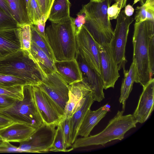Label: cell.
Instances as JSON below:
<instances>
[{"instance_id": "31", "label": "cell", "mask_w": 154, "mask_h": 154, "mask_svg": "<svg viewBox=\"0 0 154 154\" xmlns=\"http://www.w3.org/2000/svg\"><path fill=\"white\" fill-rule=\"evenodd\" d=\"M18 85H30L28 82L20 78L0 73V86L11 87Z\"/></svg>"}, {"instance_id": "46", "label": "cell", "mask_w": 154, "mask_h": 154, "mask_svg": "<svg viewBox=\"0 0 154 154\" xmlns=\"http://www.w3.org/2000/svg\"><path fill=\"white\" fill-rule=\"evenodd\" d=\"M90 0L94 1H96V2H100L102 0Z\"/></svg>"}, {"instance_id": "39", "label": "cell", "mask_w": 154, "mask_h": 154, "mask_svg": "<svg viewBox=\"0 0 154 154\" xmlns=\"http://www.w3.org/2000/svg\"><path fill=\"white\" fill-rule=\"evenodd\" d=\"M121 9L116 2L109 6L107 9V13L109 20L117 19Z\"/></svg>"}, {"instance_id": "25", "label": "cell", "mask_w": 154, "mask_h": 154, "mask_svg": "<svg viewBox=\"0 0 154 154\" xmlns=\"http://www.w3.org/2000/svg\"><path fill=\"white\" fill-rule=\"evenodd\" d=\"M31 32V42L35 43L38 47L45 52L48 56L55 61L52 50L46 38L42 36L37 31L34 25H30Z\"/></svg>"}, {"instance_id": "43", "label": "cell", "mask_w": 154, "mask_h": 154, "mask_svg": "<svg viewBox=\"0 0 154 154\" xmlns=\"http://www.w3.org/2000/svg\"><path fill=\"white\" fill-rule=\"evenodd\" d=\"M125 7L124 11L125 15L129 17L131 16L133 14L134 10L132 6L128 4L126 5Z\"/></svg>"}, {"instance_id": "42", "label": "cell", "mask_w": 154, "mask_h": 154, "mask_svg": "<svg viewBox=\"0 0 154 154\" xmlns=\"http://www.w3.org/2000/svg\"><path fill=\"white\" fill-rule=\"evenodd\" d=\"M0 8L7 15L13 18L10 8L5 0H0Z\"/></svg>"}, {"instance_id": "6", "label": "cell", "mask_w": 154, "mask_h": 154, "mask_svg": "<svg viewBox=\"0 0 154 154\" xmlns=\"http://www.w3.org/2000/svg\"><path fill=\"white\" fill-rule=\"evenodd\" d=\"M23 94L22 100H17L11 106L0 110V113L14 122L27 124L37 129L43 122L35 103L32 85L23 86Z\"/></svg>"}, {"instance_id": "2", "label": "cell", "mask_w": 154, "mask_h": 154, "mask_svg": "<svg viewBox=\"0 0 154 154\" xmlns=\"http://www.w3.org/2000/svg\"><path fill=\"white\" fill-rule=\"evenodd\" d=\"M0 73L20 78L38 86L46 76L29 51L20 49L0 58Z\"/></svg>"}, {"instance_id": "16", "label": "cell", "mask_w": 154, "mask_h": 154, "mask_svg": "<svg viewBox=\"0 0 154 154\" xmlns=\"http://www.w3.org/2000/svg\"><path fill=\"white\" fill-rule=\"evenodd\" d=\"M36 130L27 124L14 122L0 130V140L20 143L28 139Z\"/></svg>"}, {"instance_id": "22", "label": "cell", "mask_w": 154, "mask_h": 154, "mask_svg": "<svg viewBox=\"0 0 154 154\" xmlns=\"http://www.w3.org/2000/svg\"><path fill=\"white\" fill-rule=\"evenodd\" d=\"M69 0H54L50 9L48 19L52 23H58L70 17Z\"/></svg>"}, {"instance_id": "12", "label": "cell", "mask_w": 154, "mask_h": 154, "mask_svg": "<svg viewBox=\"0 0 154 154\" xmlns=\"http://www.w3.org/2000/svg\"><path fill=\"white\" fill-rule=\"evenodd\" d=\"M99 52L100 76L103 84V89L114 88L120 75L109 43L100 44Z\"/></svg>"}, {"instance_id": "5", "label": "cell", "mask_w": 154, "mask_h": 154, "mask_svg": "<svg viewBox=\"0 0 154 154\" xmlns=\"http://www.w3.org/2000/svg\"><path fill=\"white\" fill-rule=\"evenodd\" d=\"M124 112L118 111L105 128L98 134L76 139L72 147L74 149L93 145L103 146L113 140L123 139L126 132L135 128L137 123L132 115H123Z\"/></svg>"}, {"instance_id": "4", "label": "cell", "mask_w": 154, "mask_h": 154, "mask_svg": "<svg viewBox=\"0 0 154 154\" xmlns=\"http://www.w3.org/2000/svg\"><path fill=\"white\" fill-rule=\"evenodd\" d=\"M112 0L100 2L90 0L83 6L82 10L85 13L84 26L100 44L109 43L114 34L111 23L107 13Z\"/></svg>"}, {"instance_id": "9", "label": "cell", "mask_w": 154, "mask_h": 154, "mask_svg": "<svg viewBox=\"0 0 154 154\" xmlns=\"http://www.w3.org/2000/svg\"><path fill=\"white\" fill-rule=\"evenodd\" d=\"M77 51L87 64L100 75L99 44L83 25L76 36Z\"/></svg>"}, {"instance_id": "23", "label": "cell", "mask_w": 154, "mask_h": 154, "mask_svg": "<svg viewBox=\"0 0 154 154\" xmlns=\"http://www.w3.org/2000/svg\"><path fill=\"white\" fill-rule=\"evenodd\" d=\"M124 78L122 82L119 99L120 103L122 104V110L124 112L126 102L132 90L133 85L136 78L135 63L133 60L129 70L123 72Z\"/></svg>"}, {"instance_id": "45", "label": "cell", "mask_w": 154, "mask_h": 154, "mask_svg": "<svg viewBox=\"0 0 154 154\" xmlns=\"http://www.w3.org/2000/svg\"><path fill=\"white\" fill-rule=\"evenodd\" d=\"M121 9L125 7L127 0H114Z\"/></svg>"}, {"instance_id": "29", "label": "cell", "mask_w": 154, "mask_h": 154, "mask_svg": "<svg viewBox=\"0 0 154 154\" xmlns=\"http://www.w3.org/2000/svg\"><path fill=\"white\" fill-rule=\"evenodd\" d=\"M27 13L31 24L35 25L40 20L42 15L37 0H29L26 5Z\"/></svg>"}, {"instance_id": "26", "label": "cell", "mask_w": 154, "mask_h": 154, "mask_svg": "<svg viewBox=\"0 0 154 154\" xmlns=\"http://www.w3.org/2000/svg\"><path fill=\"white\" fill-rule=\"evenodd\" d=\"M134 20L135 22L143 21L146 20H154V3H148L136 8Z\"/></svg>"}, {"instance_id": "10", "label": "cell", "mask_w": 154, "mask_h": 154, "mask_svg": "<svg viewBox=\"0 0 154 154\" xmlns=\"http://www.w3.org/2000/svg\"><path fill=\"white\" fill-rule=\"evenodd\" d=\"M34 96L43 122L57 126L62 120L64 111L38 86H33Z\"/></svg>"}, {"instance_id": "20", "label": "cell", "mask_w": 154, "mask_h": 154, "mask_svg": "<svg viewBox=\"0 0 154 154\" xmlns=\"http://www.w3.org/2000/svg\"><path fill=\"white\" fill-rule=\"evenodd\" d=\"M94 101L90 92L85 97L80 108L69 118L72 144L76 139L79 129L85 115Z\"/></svg>"}, {"instance_id": "7", "label": "cell", "mask_w": 154, "mask_h": 154, "mask_svg": "<svg viewBox=\"0 0 154 154\" xmlns=\"http://www.w3.org/2000/svg\"><path fill=\"white\" fill-rule=\"evenodd\" d=\"M133 18L126 16L124 10L121 11L117 18L114 34L109 43L113 58L119 70L125 71L127 62L125 52L129 27Z\"/></svg>"}, {"instance_id": "17", "label": "cell", "mask_w": 154, "mask_h": 154, "mask_svg": "<svg viewBox=\"0 0 154 154\" xmlns=\"http://www.w3.org/2000/svg\"><path fill=\"white\" fill-rule=\"evenodd\" d=\"M56 72L68 85L82 80V73L75 58L69 60L54 61Z\"/></svg>"}, {"instance_id": "14", "label": "cell", "mask_w": 154, "mask_h": 154, "mask_svg": "<svg viewBox=\"0 0 154 154\" xmlns=\"http://www.w3.org/2000/svg\"><path fill=\"white\" fill-rule=\"evenodd\" d=\"M69 99L66 105L63 119L69 118L83 104L85 97L91 92L87 84L82 80L69 85Z\"/></svg>"}, {"instance_id": "27", "label": "cell", "mask_w": 154, "mask_h": 154, "mask_svg": "<svg viewBox=\"0 0 154 154\" xmlns=\"http://www.w3.org/2000/svg\"><path fill=\"white\" fill-rule=\"evenodd\" d=\"M74 149L67 148L66 146L62 128L59 123L57 127L55 135L52 144L49 151L68 152Z\"/></svg>"}, {"instance_id": "37", "label": "cell", "mask_w": 154, "mask_h": 154, "mask_svg": "<svg viewBox=\"0 0 154 154\" xmlns=\"http://www.w3.org/2000/svg\"><path fill=\"white\" fill-rule=\"evenodd\" d=\"M17 100L9 96L0 95V110L11 106Z\"/></svg>"}, {"instance_id": "35", "label": "cell", "mask_w": 154, "mask_h": 154, "mask_svg": "<svg viewBox=\"0 0 154 154\" xmlns=\"http://www.w3.org/2000/svg\"><path fill=\"white\" fill-rule=\"evenodd\" d=\"M54 0H37L42 16L48 20L51 6Z\"/></svg>"}, {"instance_id": "28", "label": "cell", "mask_w": 154, "mask_h": 154, "mask_svg": "<svg viewBox=\"0 0 154 154\" xmlns=\"http://www.w3.org/2000/svg\"><path fill=\"white\" fill-rule=\"evenodd\" d=\"M17 28L20 42L21 49L30 51L31 43L30 25H22Z\"/></svg>"}, {"instance_id": "30", "label": "cell", "mask_w": 154, "mask_h": 154, "mask_svg": "<svg viewBox=\"0 0 154 154\" xmlns=\"http://www.w3.org/2000/svg\"><path fill=\"white\" fill-rule=\"evenodd\" d=\"M23 86L18 85L11 87L0 86V95L21 100L23 98Z\"/></svg>"}, {"instance_id": "40", "label": "cell", "mask_w": 154, "mask_h": 154, "mask_svg": "<svg viewBox=\"0 0 154 154\" xmlns=\"http://www.w3.org/2000/svg\"><path fill=\"white\" fill-rule=\"evenodd\" d=\"M46 21L45 17L42 16L41 19L35 25H34L35 29L38 33L45 38L46 37L45 32V26Z\"/></svg>"}, {"instance_id": "47", "label": "cell", "mask_w": 154, "mask_h": 154, "mask_svg": "<svg viewBox=\"0 0 154 154\" xmlns=\"http://www.w3.org/2000/svg\"><path fill=\"white\" fill-rule=\"evenodd\" d=\"M3 141L0 140V145H1Z\"/></svg>"}, {"instance_id": "21", "label": "cell", "mask_w": 154, "mask_h": 154, "mask_svg": "<svg viewBox=\"0 0 154 154\" xmlns=\"http://www.w3.org/2000/svg\"><path fill=\"white\" fill-rule=\"evenodd\" d=\"M29 51L46 76L56 72L54 61L33 42Z\"/></svg>"}, {"instance_id": "36", "label": "cell", "mask_w": 154, "mask_h": 154, "mask_svg": "<svg viewBox=\"0 0 154 154\" xmlns=\"http://www.w3.org/2000/svg\"><path fill=\"white\" fill-rule=\"evenodd\" d=\"M149 56L150 70L153 76L154 71V35L151 36L149 39Z\"/></svg>"}, {"instance_id": "19", "label": "cell", "mask_w": 154, "mask_h": 154, "mask_svg": "<svg viewBox=\"0 0 154 154\" xmlns=\"http://www.w3.org/2000/svg\"><path fill=\"white\" fill-rule=\"evenodd\" d=\"M109 106L108 103L97 109L92 111L89 109L85 115L79 129L78 136L87 137L100 121L110 111Z\"/></svg>"}, {"instance_id": "3", "label": "cell", "mask_w": 154, "mask_h": 154, "mask_svg": "<svg viewBox=\"0 0 154 154\" xmlns=\"http://www.w3.org/2000/svg\"><path fill=\"white\" fill-rule=\"evenodd\" d=\"M73 19L70 17L59 22H51L45 30L55 60L65 61L75 58L77 49Z\"/></svg>"}, {"instance_id": "41", "label": "cell", "mask_w": 154, "mask_h": 154, "mask_svg": "<svg viewBox=\"0 0 154 154\" xmlns=\"http://www.w3.org/2000/svg\"><path fill=\"white\" fill-rule=\"evenodd\" d=\"M14 123L9 118L0 113V130Z\"/></svg>"}, {"instance_id": "11", "label": "cell", "mask_w": 154, "mask_h": 154, "mask_svg": "<svg viewBox=\"0 0 154 154\" xmlns=\"http://www.w3.org/2000/svg\"><path fill=\"white\" fill-rule=\"evenodd\" d=\"M69 85L55 72L38 85L64 112L69 99Z\"/></svg>"}, {"instance_id": "32", "label": "cell", "mask_w": 154, "mask_h": 154, "mask_svg": "<svg viewBox=\"0 0 154 154\" xmlns=\"http://www.w3.org/2000/svg\"><path fill=\"white\" fill-rule=\"evenodd\" d=\"M19 26L14 19L0 8V29H15Z\"/></svg>"}, {"instance_id": "1", "label": "cell", "mask_w": 154, "mask_h": 154, "mask_svg": "<svg viewBox=\"0 0 154 154\" xmlns=\"http://www.w3.org/2000/svg\"><path fill=\"white\" fill-rule=\"evenodd\" d=\"M134 26L133 60L135 66V82L143 87L153 78L149 60V43L150 38L154 35V20L135 22Z\"/></svg>"}, {"instance_id": "44", "label": "cell", "mask_w": 154, "mask_h": 154, "mask_svg": "<svg viewBox=\"0 0 154 154\" xmlns=\"http://www.w3.org/2000/svg\"><path fill=\"white\" fill-rule=\"evenodd\" d=\"M138 2L142 5L148 3H154V0H134L133 5Z\"/></svg>"}, {"instance_id": "15", "label": "cell", "mask_w": 154, "mask_h": 154, "mask_svg": "<svg viewBox=\"0 0 154 154\" xmlns=\"http://www.w3.org/2000/svg\"><path fill=\"white\" fill-rule=\"evenodd\" d=\"M137 106L132 115L137 123L142 124L146 121L153 110L154 79H151L143 87Z\"/></svg>"}, {"instance_id": "34", "label": "cell", "mask_w": 154, "mask_h": 154, "mask_svg": "<svg viewBox=\"0 0 154 154\" xmlns=\"http://www.w3.org/2000/svg\"><path fill=\"white\" fill-rule=\"evenodd\" d=\"M75 18H73L72 24L75 36L80 32L82 27L85 23V13L81 9L77 14Z\"/></svg>"}, {"instance_id": "13", "label": "cell", "mask_w": 154, "mask_h": 154, "mask_svg": "<svg viewBox=\"0 0 154 154\" xmlns=\"http://www.w3.org/2000/svg\"><path fill=\"white\" fill-rule=\"evenodd\" d=\"M75 59L81 72L82 80L90 89L93 99L94 101L101 102L105 97L103 84L100 75L87 64L77 51Z\"/></svg>"}, {"instance_id": "24", "label": "cell", "mask_w": 154, "mask_h": 154, "mask_svg": "<svg viewBox=\"0 0 154 154\" xmlns=\"http://www.w3.org/2000/svg\"><path fill=\"white\" fill-rule=\"evenodd\" d=\"M11 11L13 18L19 26L31 24L28 16L25 0H5Z\"/></svg>"}, {"instance_id": "18", "label": "cell", "mask_w": 154, "mask_h": 154, "mask_svg": "<svg viewBox=\"0 0 154 154\" xmlns=\"http://www.w3.org/2000/svg\"><path fill=\"white\" fill-rule=\"evenodd\" d=\"M17 28L0 29V58L21 49Z\"/></svg>"}, {"instance_id": "33", "label": "cell", "mask_w": 154, "mask_h": 154, "mask_svg": "<svg viewBox=\"0 0 154 154\" xmlns=\"http://www.w3.org/2000/svg\"><path fill=\"white\" fill-rule=\"evenodd\" d=\"M60 124L62 128L66 146L67 148L68 149L72 146L69 118L62 119Z\"/></svg>"}, {"instance_id": "8", "label": "cell", "mask_w": 154, "mask_h": 154, "mask_svg": "<svg viewBox=\"0 0 154 154\" xmlns=\"http://www.w3.org/2000/svg\"><path fill=\"white\" fill-rule=\"evenodd\" d=\"M57 126L43 123L28 139L20 143L18 149L22 152L42 153L49 151Z\"/></svg>"}, {"instance_id": "38", "label": "cell", "mask_w": 154, "mask_h": 154, "mask_svg": "<svg viewBox=\"0 0 154 154\" xmlns=\"http://www.w3.org/2000/svg\"><path fill=\"white\" fill-rule=\"evenodd\" d=\"M22 152L18 149V147L12 145L9 142L3 141L0 145V152Z\"/></svg>"}]
</instances>
